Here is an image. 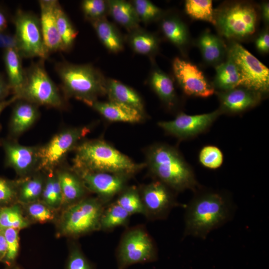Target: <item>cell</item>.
<instances>
[{
	"instance_id": "obj_1",
	"label": "cell",
	"mask_w": 269,
	"mask_h": 269,
	"mask_svg": "<svg viewBox=\"0 0 269 269\" xmlns=\"http://www.w3.org/2000/svg\"><path fill=\"white\" fill-rule=\"evenodd\" d=\"M233 206L223 194L205 192L197 194L186 207L185 236L205 238L231 218Z\"/></svg>"
},
{
	"instance_id": "obj_2",
	"label": "cell",
	"mask_w": 269,
	"mask_h": 269,
	"mask_svg": "<svg viewBox=\"0 0 269 269\" xmlns=\"http://www.w3.org/2000/svg\"><path fill=\"white\" fill-rule=\"evenodd\" d=\"M75 149L74 170L107 172L130 177L142 167L103 140L86 141Z\"/></svg>"
},
{
	"instance_id": "obj_3",
	"label": "cell",
	"mask_w": 269,
	"mask_h": 269,
	"mask_svg": "<svg viewBox=\"0 0 269 269\" xmlns=\"http://www.w3.org/2000/svg\"><path fill=\"white\" fill-rule=\"evenodd\" d=\"M55 69L67 98H75L89 106L106 94L107 79L90 64H75L64 61L57 63Z\"/></svg>"
},
{
	"instance_id": "obj_4",
	"label": "cell",
	"mask_w": 269,
	"mask_h": 269,
	"mask_svg": "<svg viewBox=\"0 0 269 269\" xmlns=\"http://www.w3.org/2000/svg\"><path fill=\"white\" fill-rule=\"evenodd\" d=\"M150 170L157 180L169 188L182 191L198 187L191 167L174 148L163 144L152 147L148 155Z\"/></svg>"
},
{
	"instance_id": "obj_5",
	"label": "cell",
	"mask_w": 269,
	"mask_h": 269,
	"mask_svg": "<svg viewBox=\"0 0 269 269\" xmlns=\"http://www.w3.org/2000/svg\"><path fill=\"white\" fill-rule=\"evenodd\" d=\"M118 269H127L135 264L153 263L158 259L155 243L142 225L127 228L116 250Z\"/></svg>"
},
{
	"instance_id": "obj_6",
	"label": "cell",
	"mask_w": 269,
	"mask_h": 269,
	"mask_svg": "<svg viewBox=\"0 0 269 269\" xmlns=\"http://www.w3.org/2000/svg\"><path fill=\"white\" fill-rule=\"evenodd\" d=\"M44 60L32 62L25 69V80L20 92L16 96L37 106L57 109L64 106L59 90L48 75L44 67Z\"/></svg>"
},
{
	"instance_id": "obj_7",
	"label": "cell",
	"mask_w": 269,
	"mask_h": 269,
	"mask_svg": "<svg viewBox=\"0 0 269 269\" xmlns=\"http://www.w3.org/2000/svg\"><path fill=\"white\" fill-rule=\"evenodd\" d=\"M12 21L16 50L22 58L47 59L49 55L44 43L39 17L32 12L17 9Z\"/></svg>"
},
{
	"instance_id": "obj_8",
	"label": "cell",
	"mask_w": 269,
	"mask_h": 269,
	"mask_svg": "<svg viewBox=\"0 0 269 269\" xmlns=\"http://www.w3.org/2000/svg\"><path fill=\"white\" fill-rule=\"evenodd\" d=\"M106 205L98 197L84 198L70 205L63 215V232L76 237L100 230L101 216Z\"/></svg>"
},
{
	"instance_id": "obj_9",
	"label": "cell",
	"mask_w": 269,
	"mask_h": 269,
	"mask_svg": "<svg viewBox=\"0 0 269 269\" xmlns=\"http://www.w3.org/2000/svg\"><path fill=\"white\" fill-rule=\"evenodd\" d=\"M229 57L238 69L241 86L260 94L268 91L269 70L267 67L238 43L231 46Z\"/></svg>"
},
{
	"instance_id": "obj_10",
	"label": "cell",
	"mask_w": 269,
	"mask_h": 269,
	"mask_svg": "<svg viewBox=\"0 0 269 269\" xmlns=\"http://www.w3.org/2000/svg\"><path fill=\"white\" fill-rule=\"evenodd\" d=\"M257 14L251 5L236 3L225 8L216 18L220 31L228 38H242L255 31Z\"/></svg>"
},
{
	"instance_id": "obj_11",
	"label": "cell",
	"mask_w": 269,
	"mask_h": 269,
	"mask_svg": "<svg viewBox=\"0 0 269 269\" xmlns=\"http://www.w3.org/2000/svg\"><path fill=\"white\" fill-rule=\"evenodd\" d=\"M89 131L86 127H76L55 134L45 145L40 147L38 168L51 171Z\"/></svg>"
},
{
	"instance_id": "obj_12",
	"label": "cell",
	"mask_w": 269,
	"mask_h": 269,
	"mask_svg": "<svg viewBox=\"0 0 269 269\" xmlns=\"http://www.w3.org/2000/svg\"><path fill=\"white\" fill-rule=\"evenodd\" d=\"M139 191L144 216L150 220L166 219L173 208L179 206L169 188L158 180L144 186Z\"/></svg>"
},
{
	"instance_id": "obj_13",
	"label": "cell",
	"mask_w": 269,
	"mask_h": 269,
	"mask_svg": "<svg viewBox=\"0 0 269 269\" xmlns=\"http://www.w3.org/2000/svg\"><path fill=\"white\" fill-rule=\"evenodd\" d=\"M86 188L97 194L106 204L110 203L127 186L128 176L107 172L74 170Z\"/></svg>"
},
{
	"instance_id": "obj_14",
	"label": "cell",
	"mask_w": 269,
	"mask_h": 269,
	"mask_svg": "<svg viewBox=\"0 0 269 269\" xmlns=\"http://www.w3.org/2000/svg\"><path fill=\"white\" fill-rule=\"evenodd\" d=\"M172 67L174 75L186 94L206 98L214 94V88L196 65L176 57Z\"/></svg>"
},
{
	"instance_id": "obj_15",
	"label": "cell",
	"mask_w": 269,
	"mask_h": 269,
	"mask_svg": "<svg viewBox=\"0 0 269 269\" xmlns=\"http://www.w3.org/2000/svg\"><path fill=\"white\" fill-rule=\"evenodd\" d=\"M220 114L218 110L196 115L184 113L170 121L161 122L158 125L167 133L180 138L195 136L206 130Z\"/></svg>"
},
{
	"instance_id": "obj_16",
	"label": "cell",
	"mask_w": 269,
	"mask_h": 269,
	"mask_svg": "<svg viewBox=\"0 0 269 269\" xmlns=\"http://www.w3.org/2000/svg\"><path fill=\"white\" fill-rule=\"evenodd\" d=\"M57 1L56 0L38 1L40 27L45 47L49 55L53 52L64 51L55 15V7Z\"/></svg>"
},
{
	"instance_id": "obj_17",
	"label": "cell",
	"mask_w": 269,
	"mask_h": 269,
	"mask_svg": "<svg viewBox=\"0 0 269 269\" xmlns=\"http://www.w3.org/2000/svg\"><path fill=\"white\" fill-rule=\"evenodd\" d=\"M7 164L18 173L25 174L38 168L40 147L27 146L14 142L3 144Z\"/></svg>"
},
{
	"instance_id": "obj_18",
	"label": "cell",
	"mask_w": 269,
	"mask_h": 269,
	"mask_svg": "<svg viewBox=\"0 0 269 269\" xmlns=\"http://www.w3.org/2000/svg\"><path fill=\"white\" fill-rule=\"evenodd\" d=\"M89 106L110 121L135 123L142 119V113L123 104L96 101Z\"/></svg>"
},
{
	"instance_id": "obj_19",
	"label": "cell",
	"mask_w": 269,
	"mask_h": 269,
	"mask_svg": "<svg viewBox=\"0 0 269 269\" xmlns=\"http://www.w3.org/2000/svg\"><path fill=\"white\" fill-rule=\"evenodd\" d=\"M13 108L10 120V132L19 135L27 131L39 115L38 106L28 101L18 99Z\"/></svg>"
},
{
	"instance_id": "obj_20",
	"label": "cell",
	"mask_w": 269,
	"mask_h": 269,
	"mask_svg": "<svg viewBox=\"0 0 269 269\" xmlns=\"http://www.w3.org/2000/svg\"><path fill=\"white\" fill-rule=\"evenodd\" d=\"M223 108L232 113L243 111L255 105L260 98V93L245 88H236L220 95Z\"/></svg>"
},
{
	"instance_id": "obj_21",
	"label": "cell",
	"mask_w": 269,
	"mask_h": 269,
	"mask_svg": "<svg viewBox=\"0 0 269 269\" xmlns=\"http://www.w3.org/2000/svg\"><path fill=\"white\" fill-rule=\"evenodd\" d=\"M3 51L6 79L11 92L13 95H16L22 88L25 80V69L22 67V57L15 48Z\"/></svg>"
},
{
	"instance_id": "obj_22",
	"label": "cell",
	"mask_w": 269,
	"mask_h": 269,
	"mask_svg": "<svg viewBox=\"0 0 269 269\" xmlns=\"http://www.w3.org/2000/svg\"><path fill=\"white\" fill-rule=\"evenodd\" d=\"M106 94L110 101L123 104L141 112L143 104L139 95L132 88L113 79H107Z\"/></svg>"
},
{
	"instance_id": "obj_23",
	"label": "cell",
	"mask_w": 269,
	"mask_h": 269,
	"mask_svg": "<svg viewBox=\"0 0 269 269\" xmlns=\"http://www.w3.org/2000/svg\"><path fill=\"white\" fill-rule=\"evenodd\" d=\"M56 176L61 189L63 202L71 205L84 198L87 189L75 172L61 170Z\"/></svg>"
},
{
	"instance_id": "obj_24",
	"label": "cell",
	"mask_w": 269,
	"mask_h": 269,
	"mask_svg": "<svg viewBox=\"0 0 269 269\" xmlns=\"http://www.w3.org/2000/svg\"><path fill=\"white\" fill-rule=\"evenodd\" d=\"M108 14L129 32L139 27L140 22L132 3L122 0H107Z\"/></svg>"
},
{
	"instance_id": "obj_25",
	"label": "cell",
	"mask_w": 269,
	"mask_h": 269,
	"mask_svg": "<svg viewBox=\"0 0 269 269\" xmlns=\"http://www.w3.org/2000/svg\"><path fill=\"white\" fill-rule=\"evenodd\" d=\"M102 43L110 52L118 53L124 48V41L117 27L106 18L91 22Z\"/></svg>"
},
{
	"instance_id": "obj_26",
	"label": "cell",
	"mask_w": 269,
	"mask_h": 269,
	"mask_svg": "<svg viewBox=\"0 0 269 269\" xmlns=\"http://www.w3.org/2000/svg\"><path fill=\"white\" fill-rule=\"evenodd\" d=\"M131 216L115 201L107 204L101 216L100 230L111 232L127 226Z\"/></svg>"
},
{
	"instance_id": "obj_27",
	"label": "cell",
	"mask_w": 269,
	"mask_h": 269,
	"mask_svg": "<svg viewBox=\"0 0 269 269\" xmlns=\"http://www.w3.org/2000/svg\"><path fill=\"white\" fill-rule=\"evenodd\" d=\"M127 40L132 49L141 55L150 56L155 52L158 47L156 37L139 27L129 32Z\"/></svg>"
},
{
	"instance_id": "obj_28",
	"label": "cell",
	"mask_w": 269,
	"mask_h": 269,
	"mask_svg": "<svg viewBox=\"0 0 269 269\" xmlns=\"http://www.w3.org/2000/svg\"><path fill=\"white\" fill-rule=\"evenodd\" d=\"M55 15L57 27L62 42L64 51H69L74 45L78 32L58 1L55 7Z\"/></svg>"
},
{
	"instance_id": "obj_29",
	"label": "cell",
	"mask_w": 269,
	"mask_h": 269,
	"mask_svg": "<svg viewBox=\"0 0 269 269\" xmlns=\"http://www.w3.org/2000/svg\"><path fill=\"white\" fill-rule=\"evenodd\" d=\"M151 87L162 101L169 106L173 104L175 90L171 79L158 69H153L149 77Z\"/></svg>"
},
{
	"instance_id": "obj_30",
	"label": "cell",
	"mask_w": 269,
	"mask_h": 269,
	"mask_svg": "<svg viewBox=\"0 0 269 269\" xmlns=\"http://www.w3.org/2000/svg\"><path fill=\"white\" fill-rule=\"evenodd\" d=\"M216 71V83L220 88L227 91L241 86L240 73L230 57L228 61L217 66Z\"/></svg>"
},
{
	"instance_id": "obj_31",
	"label": "cell",
	"mask_w": 269,
	"mask_h": 269,
	"mask_svg": "<svg viewBox=\"0 0 269 269\" xmlns=\"http://www.w3.org/2000/svg\"><path fill=\"white\" fill-rule=\"evenodd\" d=\"M115 201L131 216L144 212L139 190L135 187H126Z\"/></svg>"
},
{
	"instance_id": "obj_32",
	"label": "cell",
	"mask_w": 269,
	"mask_h": 269,
	"mask_svg": "<svg viewBox=\"0 0 269 269\" xmlns=\"http://www.w3.org/2000/svg\"><path fill=\"white\" fill-rule=\"evenodd\" d=\"M161 27L165 37L175 45L181 46L186 42V29L178 19L175 17L165 18L162 21Z\"/></svg>"
},
{
	"instance_id": "obj_33",
	"label": "cell",
	"mask_w": 269,
	"mask_h": 269,
	"mask_svg": "<svg viewBox=\"0 0 269 269\" xmlns=\"http://www.w3.org/2000/svg\"><path fill=\"white\" fill-rule=\"evenodd\" d=\"M185 8L187 14L191 17L216 24L212 0H187L185 2Z\"/></svg>"
},
{
	"instance_id": "obj_34",
	"label": "cell",
	"mask_w": 269,
	"mask_h": 269,
	"mask_svg": "<svg viewBox=\"0 0 269 269\" xmlns=\"http://www.w3.org/2000/svg\"><path fill=\"white\" fill-rule=\"evenodd\" d=\"M199 46L204 59L207 62L215 63L219 60L222 54V45L220 40L208 32L201 35Z\"/></svg>"
},
{
	"instance_id": "obj_35",
	"label": "cell",
	"mask_w": 269,
	"mask_h": 269,
	"mask_svg": "<svg viewBox=\"0 0 269 269\" xmlns=\"http://www.w3.org/2000/svg\"><path fill=\"white\" fill-rule=\"evenodd\" d=\"M27 225L18 206L5 208L0 211V230L9 228L19 230Z\"/></svg>"
},
{
	"instance_id": "obj_36",
	"label": "cell",
	"mask_w": 269,
	"mask_h": 269,
	"mask_svg": "<svg viewBox=\"0 0 269 269\" xmlns=\"http://www.w3.org/2000/svg\"><path fill=\"white\" fill-rule=\"evenodd\" d=\"M44 187L42 179L35 176L23 181L19 188V199L23 202L28 203L36 200L41 195Z\"/></svg>"
},
{
	"instance_id": "obj_37",
	"label": "cell",
	"mask_w": 269,
	"mask_h": 269,
	"mask_svg": "<svg viewBox=\"0 0 269 269\" xmlns=\"http://www.w3.org/2000/svg\"><path fill=\"white\" fill-rule=\"evenodd\" d=\"M81 8L85 18L90 23L106 18L108 13L107 2L103 0H84Z\"/></svg>"
},
{
	"instance_id": "obj_38",
	"label": "cell",
	"mask_w": 269,
	"mask_h": 269,
	"mask_svg": "<svg viewBox=\"0 0 269 269\" xmlns=\"http://www.w3.org/2000/svg\"><path fill=\"white\" fill-rule=\"evenodd\" d=\"M140 21L145 23L157 19L161 15V10L147 0H134L132 2Z\"/></svg>"
},
{
	"instance_id": "obj_39",
	"label": "cell",
	"mask_w": 269,
	"mask_h": 269,
	"mask_svg": "<svg viewBox=\"0 0 269 269\" xmlns=\"http://www.w3.org/2000/svg\"><path fill=\"white\" fill-rule=\"evenodd\" d=\"M41 195L45 203L50 206L56 207L62 203L61 189L56 176L48 178Z\"/></svg>"
},
{
	"instance_id": "obj_40",
	"label": "cell",
	"mask_w": 269,
	"mask_h": 269,
	"mask_svg": "<svg viewBox=\"0 0 269 269\" xmlns=\"http://www.w3.org/2000/svg\"><path fill=\"white\" fill-rule=\"evenodd\" d=\"M199 161L205 167L210 169H216L222 164L223 155L217 147L207 145L202 148L199 153Z\"/></svg>"
},
{
	"instance_id": "obj_41",
	"label": "cell",
	"mask_w": 269,
	"mask_h": 269,
	"mask_svg": "<svg viewBox=\"0 0 269 269\" xmlns=\"http://www.w3.org/2000/svg\"><path fill=\"white\" fill-rule=\"evenodd\" d=\"M17 231L12 228L3 230L7 244V251L3 261L9 266L12 265L18 254L19 238Z\"/></svg>"
},
{
	"instance_id": "obj_42",
	"label": "cell",
	"mask_w": 269,
	"mask_h": 269,
	"mask_svg": "<svg viewBox=\"0 0 269 269\" xmlns=\"http://www.w3.org/2000/svg\"><path fill=\"white\" fill-rule=\"evenodd\" d=\"M66 269H95V268L82 251L78 247H74L70 252Z\"/></svg>"
},
{
	"instance_id": "obj_43",
	"label": "cell",
	"mask_w": 269,
	"mask_h": 269,
	"mask_svg": "<svg viewBox=\"0 0 269 269\" xmlns=\"http://www.w3.org/2000/svg\"><path fill=\"white\" fill-rule=\"evenodd\" d=\"M29 215L40 223H44L53 219L54 214L48 207L40 203H33L28 207Z\"/></svg>"
},
{
	"instance_id": "obj_44",
	"label": "cell",
	"mask_w": 269,
	"mask_h": 269,
	"mask_svg": "<svg viewBox=\"0 0 269 269\" xmlns=\"http://www.w3.org/2000/svg\"><path fill=\"white\" fill-rule=\"evenodd\" d=\"M15 195L14 187L5 180L0 178V202L9 201Z\"/></svg>"
},
{
	"instance_id": "obj_45",
	"label": "cell",
	"mask_w": 269,
	"mask_h": 269,
	"mask_svg": "<svg viewBox=\"0 0 269 269\" xmlns=\"http://www.w3.org/2000/svg\"><path fill=\"white\" fill-rule=\"evenodd\" d=\"M0 48L3 50L9 48L16 49V43L14 34L5 30L0 33Z\"/></svg>"
},
{
	"instance_id": "obj_46",
	"label": "cell",
	"mask_w": 269,
	"mask_h": 269,
	"mask_svg": "<svg viewBox=\"0 0 269 269\" xmlns=\"http://www.w3.org/2000/svg\"><path fill=\"white\" fill-rule=\"evenodd\" d=\"M11 92L7 79L0 72V102L5 100V98Z\"/></svg>"
},
{
	"instance_id": "obj_47",
	"label": "cell",
	"mask_w": 269,
	"mask_h": 269,
	"mask_svg": "<svg viewBox=\"0 0 269 269\" xmlns=\"http://www.w3.org/2000/svg\"><path fill=\"white\" fill-rule=\"evenodd\" d=\"M258 49L262 52H267L269 49V35L266 32L262 34L256 41Z\"/></svg>"
},
{
	"instance_id": "obj_48",
	"label": "cell",
	"mask_w": 269,
	"mask_h": 269,
	"mask_svg": "<svg viewBox=\"0 0 269 269\" xmlns=\"http://www.w3.org/2000/svg\"><path fill=\"white\" fill-rule=\"evenodd\" d=\"M8 21V13L5 9L0 6V33L6 30Z\"/></svg>"
},
{
	"instance_id": "obj_49",
	"label": "cell",
	"mask_w": 269,
	"mask_h": 269,
	"mask_svg": "<svg viewBox=\"0 0 269 269\" xmlns=\"http://www.w3.org/2000/svg\"><path fill=\"white\" fill-rule=\"evenodd\" d=\"M7 251V244L3 231L0 230V261H3Z\"/></svg>"
},
{
	"instance_id": "obj_50",
	"label": "cell",
	"mask_w": 269,
	"mask_h": 269,
	"mask_svg": "<svg viewBox=\"0 0 269 269\" xmlns=\"http://www.w3.org/2000/svg\"><path fill=\"white\" fill-rule=\"evenodd\" d=\"M17 100H18L17 96L16 95H13V96L10 99L4 100L0 102V115L5 108L11 104L15 102V101Z\"/></svg>"
},
{
	"instance_id": "obj_51",
	"label": "cell",
	"mask_w": 269,
	"mask_h": 269,
	"mask_svg": "<svg viewBox=\"0 0 269 269\" xmlns=\"http://www.w3.org/2000/svg\"><path fill=\"white\" fill-rule=\"evenodd\" d=\"M263 14L265 19L268 21L269 19V5L268 2L265 3L263 6Z\"/></svg>"
},
{
	"instance_id": "obj_52",
	"label": "cell",
	"mask_w": 269,
	"mask_h": 269,
	"mask_svg": "<svg viewBox=\"0 0 269 269\" xmlns=\"http://www.w3.org/2000/svg\"><path fill=\"white\" fill-rule=\"evenodd\" d=\"M8 269H22L21 267L17 265H11Z\"/></svg>"
}]
</instances>
